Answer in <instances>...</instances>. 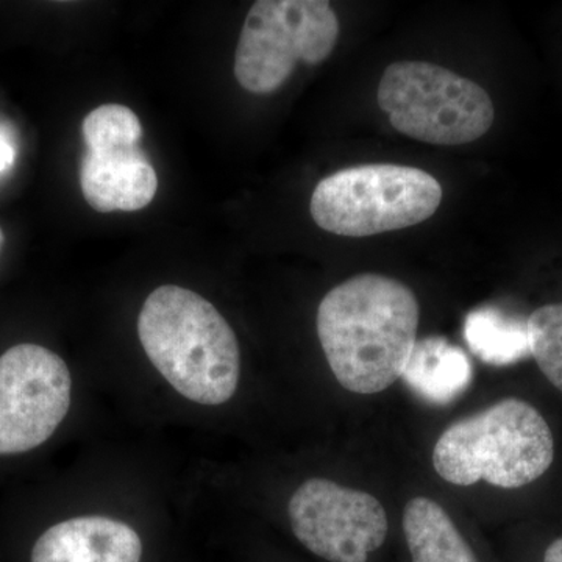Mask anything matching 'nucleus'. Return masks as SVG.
Returning a JSON list of instances; mask_svg holds the SVG:
<instances>
[{"mask_svg": "<svg viewBox=\"0 0 562 562\" xmlns=\"http://www.w3.org/2000/svg\"><path fill=\"white\" fill-rule=\"evenodd\" d=\"M140 136H143V127L135 111L117 103L98 106L83 121V138L87 147L139 144Z\"/></svg>", "mask_w": 562, "mask_h": 562, "instance_id": "obj_15", "label": "nucleus"}, {"mask_svg": "<svg viewBox=\"0 0 562 562\" xmlns=\"http://www.w3.org/2000/svg\"><path fill=\"white\" fill-rule=\"evenodd\" d=\"M288 517L297 541L328 562H368L387 535L382 503L325 479L306 480L294 492Z\"/></svg>", "mask_w": 562, "mask_h": 562, "instance_id": "obj_8", "label": "nucleus"}, {"mask_svg": "<svg viewBox=\"0 0 562 562\" xmlns=\"http://www.w3.org/2000/svg\"><path fill=\"white\" fill-rule=\"evenodd\" d=\"M138 336L151 366L188 401L224 405L238 391V339L198 292L176 284L150 292L138 316Z\"/></svg>", "mask_w": 562, "mask_h": 562, "instance_id": "obj_2", "label": "nucleus"}, {"mask_svg": "<svg viewBox=\"0 0 562 562\" xmlns=\"http://www.w3.org/2000/svg\"><path fill=\"white\" fill-rule=\"evenodd\" d=\"M464 338L473 353L491 366L513 364L530 355L527 322L514 319L492 306L468 314Z\"/></svg>", "mask_w": 562, "mask_h": 562, "instance_id": "obj_13", "label": "nucleus"}, {"mask_svg": "<svg viewBox=\"0 0 562 562\" xmlns=\"http://www.w3.org/2000/svg\"><path fill=\"white\" fill-rule=\"evenodd\" d=\"M143 541L131 525L80 516L50 525L31 550V562H140Z\"/></svg>", "mask_w": 562, "mask_h": 562, "instance_id": "obj_10", "label": "nucleus"}, {"mask_svg": "<svg viewBox=\"0 0 562 562\" xmlns=\"http://www.w3.org/2000/svg\"><path fill=\"white\" fill-rule=\"evenodd\" d=\"M402 379L414 394L442 406L457 401L471 386L473 368L460 347L442 336H428L414 344Z\"/></svg>", "mask_w": 562, "mask_h": 562, "instance_id": "obj_11", "label": "nucleus"}, {"mask_svg": "<svg viewBox=\"0 0 562 562\" xmlns=\"http://www.w3.org/2000/svg\"><path fill=\"white\" fill-rule=\"evenodd\" d=\"M72 376L49 347L21 342L0 355V458L44 446L66 419Z\"/></svg>", "mask_w": 562, "mask_h": 562, "instance_id": "obj_7", "label": "nucleus"}, {"mask_svg": "<svg viewBox=\"0 0 562 562\" xmlns=\"http://www.w3.org/2000/svg\"><path fill=\"white\" fill-rule=\"evenodd\" d=\"M376 101L395 131L438 146L472 143L494 124V103L479 83L427 61L387 66Z\"/></svg>", "mask_w": 562, "mask_h": 562, "instance_id": "obj_5", "label": "nucleus"}, {"mask_svg": "<svg viewBox=\"0 0 562 562\" xmlns=\"http://www.w3.org/2000/svg\"><path fill=\"white\" fill-rule=\"evenodd\" d=\"M3 241H5V236H3L2 228H0V250H2Z\"/></svg>", "mask_w": 562, "mask_h": 562, "instance_id": "obj_18", "label": "nucleus"}, {"mask_svg": "<svg viewBox=\"0 0 562 562\" xmlns=\"http://www.w3.org/2000/svg\"><path fill=\"white\" fill-rule=\"evenodd\" d=\"M553 460L550 425L531 403L516 397L454 422L432 450L435 471L457 486L484 482L519 490L541 479Z\"/></svg>", "mask_w": 562, "mask_h": 562, "instance_id": "obj_3", "label": "nucleus"}, {"mask_svg": "<svg viewBox=\"0 0 562 562\" xmlns=\"http://www.w3.org/2000/svg\"><path fill=\"white\" fill-rule=\"evenodd\" d=\"M419 321V302L405 283L360 273L322 299L317 336L344 390L379 394L402 379Z\"/></svg>", "mask_w": 562, "mask_h": 562, "instance_id": "obj_1", "label": "nucleus"}, {"mask_svg": "<svg viewBox=\"0 0 562 562\" xmlns=\"http://www.w3.org/2000/svg\"><path fill=\"white\" fill-rule=\"evenodd\" d=\"M339 38V20L324 0H258L251 5L235 54L244 90L271 94L299 61L319 65Z\"/></svg>", "mask_w": 562, "mask_h": 562, "instance_id": "obj_6", "label": "nucleus"}, {"mask_svg": "<svg viewBox=\"0 0 562 562\" xmlns=\"http://www.w3.org/2000/svg\"><path fill=\"white\" fill-rule=\"evenodd\" d=\"M543 562H562V536L547 547Z\"/></svg>", "mask_w": 562, "mask_h": 562, "instance_id": "obj_17", "label": "nucleus"}, {"mask_svg": "<svg viewBox=\"0 0 562 562\" xmlns=\"http://www.w3.org/2000/svg\"><path fill=\"white\" fill-rule=\"evenodd\" d=\"M80 184L92 210L131 213L154 201L158 177L139 144H106L87 147Z\"/></svg>", "mask_w": 562, "mask_h": 562, "instance_id": "obj_9", "label": "nucleus"}, {"mask_svg": "<svg viewBox=\"0 0 562 562\" xmlns=\"http://www.w3.org/2000/svg\"><path fill=\"white\" fill-rule=\"evenodd\" d=\"M16 158V149H14L11 133L7 128L0 127V176L9 171Z\"/></svg>", "mask_w": 562, "mask_h": 562, "instance_id": "obj_16", "label": "nucleus"}, {"mask_svg": "<svg viewBox=\"0 0 562 562\" xmlns=\"http://www.w3.org/2000/svg\"><path fill=\"white\" fill-rule=\"evenodd\" d=\"M530 355L546 379L562 392V303L532 312L527 321Z\"/></svg>", "mask_w": 562, "mask_h": 562, "instance_id": "obj_14", "label": "nucleus"}, {"mask_svg": "<svg viewBox=\"0 0 562 562\" xmlns=\"http://www.w3.org/2000/svg\"><path fill=\"white\" fill-rule=\"evenodd\" d=\"M403 532L413 562H479L452 517L431 498L406 503Z\"/></svg>", "mask_w": 562, "mask_h": 562, "instance_id": "obj_12", "label": "nucleus"}, {"mask_svg": "<svg viewBox=\"0 0 562 562\" xmlns=\"http://www.w3.org/2000/svg\"><path fill=\"white\" fill-rule=\"evenodd\" d=\"M441 202V183L431 173L409 166L362 165L321 180L310 211L322 231L366 238L430 220Z\"/></svg>", "mask_w": 562, "mask_h": 562, "instance_id": "obj_4", "label": "nucleus"}]
</instances>
